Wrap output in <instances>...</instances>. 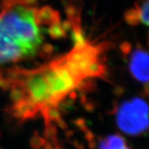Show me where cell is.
Listing matches in <instances>:
<instances>
[{
  "label": "cell",
  "mask_w": 149,
  "mask_h": 149,
  "mask_svg": "<svg viewBox=\"0 0 149 149\" xmlns=\"http://www.w3.org/2000/svg\"><path fill=\"white\" fill-rule=\"evenodd\" d=\"M148 53L143 49H136L132 52L130 59V69L132 76L140 82L148 81Z\"/></svg>",
  "instance_id": "5"
},
{
  "label": "cell",
  "mask_w": 149,
  "mask_h": 149,
  "mask_svg": "<svg viewBox=\"0 0 149 149\" xmlns=\"http://www.w3.org/2000/svg\"><path fill=\"white\" fill-rule=\"evenodd\" d=\"M148 0H143L139 6H136V8L139 15L140 22L145 24V26H148Z\"/></svg>",
  "instance_id": "8"
},
{
  "label": "cell",
  "mask_w": 149,
  "mask_h": 149,
  "mask_svg": "<svg viewBox=\"0 0 149 149\" xmlns=\"http://www.w3.org/2000/svg\"><path fill=\"white\" fill-rule=\"evenodd\" d=\"M125 19L130 24H136L140 22L139 15L137 8H131L126 12Z\"/></svg>",
  "instance_id": "9"
},
{
  "label": "cell",
  "mask_w": 149,
  "mask_h": 149,
  "mask_svg": "<svg viewBox=\"0 0 149 149\" xmlns=\"http://www.w3.org/2000/svg\"><path fill=\"white\" fill-rule=\"evenodd\" d=\"M98 149H131L126 145L124 138L118 134L108 135L100 140Z\"/></svg>",
  "instance_id": "7"
},
{
  "label": "cell",
  "mask_w": 149,
  "mask_h": 149,
  "mask_svg": "<svg viewBox=\"0 0 149 149\" xmlns=\"http://www.w3.org/2000/svg\"><path fill=\"white\" fill-rule=\"evenodd\" d=\"M89 79H94L92 74L74 47L69 53L36 69L6 71L0 76V85L12 89L11 113L27 120L38 113L48 116Z\"/></svg>",
  "instance_id": "1"
},
{
  "label": "cell",
  "mask_w": 149,
  "mask_h": 149,
  "mask_svg": "<svg viewBox=\"0 0 149 149\" xmlns=\"http://www.w3.org/2000/svg\"><path fill=\"white\" fill-rule=\"evenodd\" d=\"M35 21L38 25L47 24H56L59 21V14L56 11H53L49 6L43 7L40 9H35L34 12Z\"/></svg>",
  "instance_id": "6"
},
{
  "label": "cell",
  "mask_w": 149,
  "mask_h": 149,
  "mask_svg": "<svg viewBox=\"0 0 149 149\" xmlns=\"http://www.w3.org/2000/svg\"><path fill=\"white\" fill-rule=\"evenodd\" d=\"M116 123L122 132L131 135H139L148 128V107L144 100L133 97L124 101L118 108Z\"/></svg>",
  "instance_id": "3"
},
{
  "label": "cell",
  "mask_w": 149,
  "mask_h": 149,
  "mask_svg": "<svg viewBox=\"0 0 149 149\" xmlns=\"http://www.w3.org/2000/svg\"><path fill=\"white\" fill-rule=\"evenodd\" d=\"M31 56L25 49L16 44L0 28V65L22 60Z\"/></svg>",
  "instance_id": "4"
},
{
  "label": "cell",
  "mask_w": 149,
  "mask_h": 149,
  "mask_svg": "<svg viewBox=\"0 0 149 149\" xmlns=\"http://www.w3.org/2000/svg\"><path fill=\"white\" fill-rule=\"evenodd\" d=\"M35 9L22 5L6 6L0 13L2 31L31 56L42 43V33L34 17Z\"/></svg>",
  "instance_id": "2"
}]
</instances>
